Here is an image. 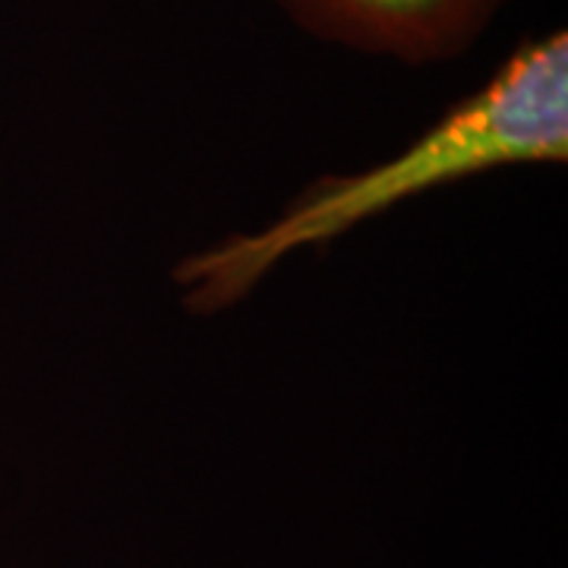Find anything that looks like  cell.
<instances>
[{"mask_svg":"<svg viewBox=\"0 0 568 568\" xmlns=\"http://www.w3.org/2000/svg\"><path fill=\"white\" fill-rule=\"evenodd\" d=\"M568 162V36L521 39L417 136L386 159L323 174L256 227L231 231L171 268L190 316H222L253 297L282 265L345 241L417 196L515 168Z\"/></svg>","mask_w":568,"mask_h":568,"instance_id":"cell-1","label":"cell"},{"mask_svg":"<svg viewBox=\"0 0 568 568\" xmlns=\"http://www.w3.org/2000/svg\"><path fill=\"white\" fill-rule=\"evenodd\" d=\"M304 36L402 67L458 61L515 0H272Z\"/></svg>","mask_w":568,"mask_h":568,"instance_id":"cell-2","label":"cell"}]
</instances>
